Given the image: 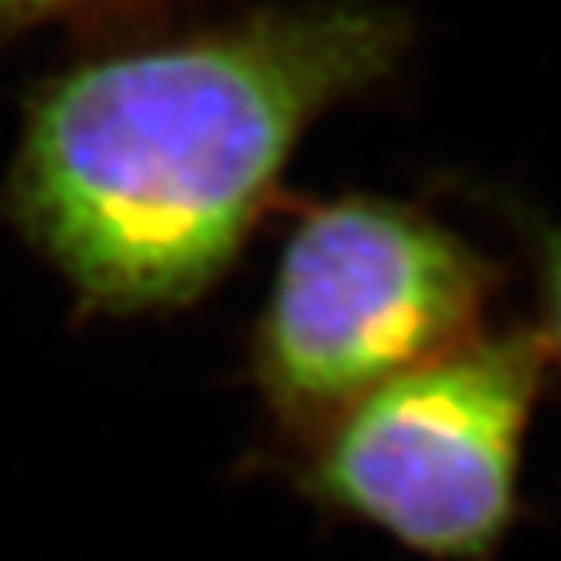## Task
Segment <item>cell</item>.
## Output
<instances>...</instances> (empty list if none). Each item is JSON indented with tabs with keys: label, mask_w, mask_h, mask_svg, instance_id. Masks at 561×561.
<instances>
[{
	"label": "cell",
	"mask_w": 561,
	"mask_h": 561,
	"mask_svg": "<svg viewBox=\"0 0 561 561\" xmlns=\"http://www.w3.org/2000/svg\"><path fill=\"white\" fill-rule=\"evenodd\" d=\"M405 11L263 8L73 66L30 110L11 211L92 310L201 299L271 205L299 136L398 73Z\"/></svg>",
	"instance_id": "obj_1"
},
{
	"label": "cell",
	"mask_w": 561,
	"mask_h": 561,
	"mask_svg": "<svg viewBox=\"0 0 561 561\" xmlns=\"http://www.w3.org/2000/svg\"><path fill=\"white\" fill-rule=\"evenodd\" d=\"M500 271L426 211L313 205L280 249L252 376L285 431L318 434L357 398L481 335Z\"/></svg>",
	"instance_id": "obj_2"
},
{
	"label": "cell",
	"mask_w": 561,
	"mask_h": 561,
	"mask_svg": "<svg viewBox=\"0 0 561 561\" xmlns=\"http://www.w3.org/2000/svg\"><path fill=\"white\" fill-rule=\"evenodd\" d=\"M547 365L540 329L481 332L310 434L302 489L416 554L489 561L518 514L522 442Z\"/></svg>",
	"instance_id": "obj_3"
},
{
	"label": "cell",
	"mask_w": 561,
	"mask_h": 561,
	"mask_svg": "<svg viewBox=\"0 0 561 561\" xmlns=\"http://www.w3.org/2000/svg\"><path fill=\"white\" fill-rule=\"evenodd\" d=\"M536 274H540V302H543V340L551 362L561 365V227H536Z\"/></svg>",
	"instance_id": "obj_4"
},
{
	"label": "cell",
	"mask_w": 561,
	"mask_h": 561,
	"mask_svg": "<svg viewBox=\"0 0 561 561\" xmlns=\"http://www.w3.org/2000/svg\"><path fill=\"white\" fill-rule=\"evenodd\" d=\"M66 4H73V0H0V41L33 26V22H41L44 15H51V11Z\"/></svg>",
	"instance_id": "obj_5"
}]
</instances>
